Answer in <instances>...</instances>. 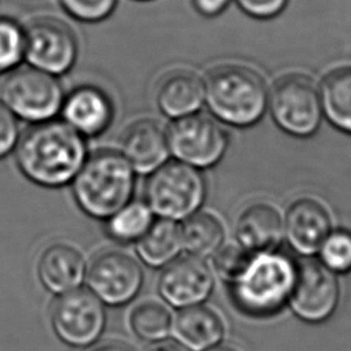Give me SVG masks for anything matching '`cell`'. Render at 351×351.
I'll use <instances>...</instances> for the list:
<instances>
[{
	"label": "cell",
	"mask_w": 351,
	"mask_h": 351,
	"mask_svg": "<svg viewBox=\"0 0 351 351\" xmlns=\"http://www.w3.org/2000/svg\"><path fill=\"white\" fill-rule=\"evenodd\" d=\"M136 171L128 159L112 148L88 154L71 181L73 197L90 218L106 221L133 199Z\"/></svg>",
	"instance_id": "cell-2"
},
{
	"label": "cell",
	"mask_w": 351,
	"mask_h": 351,
	"mask_svg": "<svg viewBox=\"0 0 351 351\" xmlns=\"http://www.w3.org/2000/svg\"><path fill=\"white\" fill-rule=\"evenodd\" d=\"M37 273L43 285L55 293L78 288L86 274L81 251L66 243H55L40 255Z\"/></svg>",
	"instance_id": "cell-16"
},
{
	"label": "cell",
	"mask_w": 351,
	"mask_h": 351,
	"mask_svg": "<svg viewBox=\"0 0 351 351\" xmlns=\"http://www.w3.org/2000/svg\"><path fill=\"white\" fill-rule=\"evenodd\" d=\"M330 219L326 208L314 199H302L287 213L285 229L291 245L302 254L318 251L329 234Z\"/></svg>",
	"instance_id": "cell-17"
},
{
	"label": "cell",
	"mask_w": 351,
	"mask_h": 351,
	"mask_svg": "<svg viewBox=\"0 0 351 351\" xmlns=\"http://www.w3.org/2000/svg\"><path fill=\"white\" fill-rule=\"evenodd\" d=\"M19 137L18 118L0 101V159L15 151Z\"/></svg>",
	"instance_id": "cell-30"
},
{
	"label": "cell",
	"mask_w": 351,
	"mask_h": 351,
	"mask_svg": "<svg viewBox=\"0 0 351 351\" xmlns=\"http://www.w3.org/2000/svg\"><path fill=\"white\" fill-rule=\"evenodd\" d=\"M166 133L170 155L196 169L215 165L228 143L223 129L213 118L196 112L174 119Z\"/></svg>",
	"instance_id": "cell-8"
},
{
	"label": "cell",
	"mask_w": 351,
	"mask_h": 351,
	"mask_svg": "<svg viewBox=\"0 0 351 351\" xmlns=\"http://www.w3.org/2000/svg\"><path fill=\"white\" fill-rule=\"evenodd\" d=\"M252 255L248 254V250L237 245H228L218 250L215 255L214 265L215 270L226 281L236 280L250 263Z\"/></svg>",
	"instance_id": "cell-29"
},
{
	"label": "cell",
	"mask_w": 351,
	"mask_h": 351,
	"mask_svg": "<svg viewBox=\"0 0 351 351\" xmlns=\"http://www.w3.org/2000/svg\"><path fill=\"white\" fill-rule=\"evenodd\" d=\"M155 219V214L143 200L132 199L104 222L106 233L114 241L136 243L144 236Z\"/></svg>",
	"instance_id": "cell-23"
},
{
	"label": "cell",
	"mask_w": 351,
	"mask_h": 351,
	"mask_svg": "<svg viewBox=\"0 0 351 351\" xmlns=\"http://www.w3.org/2000/svg\"><path fill=\"white\" fill-rule=\"evenodd\" d=\"M155 99L159 111L174 121L195 114L200 108L204 84L191 70H173L160 78Z\"/></svg>",
	"instance_id": "cell-18"
},
{
	"label": "cell",
	"mask_w": 351,
	"mask_h": 351,
	"mask_svg": "<svg viewBox=\"0 0 351 351\" xmlns=\"http://www.w3.org/2000/svg\"><path fill=\"white\" fill-rule=\"evenodd\" d=\"M77 56V36L62 19L40 16L25 27V60L29 66L59 77L73 69Z\"/></svg>",
	"instance_id": "cell-7"
},
{
	"label": "cell",
	"mask_w": 351,
	"mask_h": 351,
	"mask_svg": "<svg viewBox=\"0 0 351 351\" xmlns=\"http://www.w3.org/2000/svg\"><path fill=\"white\" fill-rule=\"evenodd\" d=\"M204 99L217 118L245 126L262 117L266 106V88L261 75L252 69L241 64H223L207 74Z\"/></svg>",
	"instance_id": "cell-3"
},
{
	"label": "cell",
	"mask_w": 351,
	"mask_h": 351,
	"mask_svg": "<svg viewBox=\"0 0 351 351\" xmlns=\"http://www.w3.org/2000/svg\"><path fill=\"white\" fill-rule=\"evenodd\" d=\"M171 330L185 347L192 351H204L222 339L223 322L214 310L195 304L177 314Z\"/></svg>",
	"instance_id": "cell-20"
},
{
	"label": "cell",
	"mask_w": 351,
	"mask_h": 351,
	"mask_svg": "<svg viewBox=\"0 0 351 351\" xmlns=\"http://www.w3.org/2000/svg\"><path fill=\"white\" fill-rule=\"evenodd\" d=\"M58 336L71 346H89L103 332L106 313L100 299L86 288L60 293L51 310Z\"/></svg>",
	"instance_id": "cell-10"
},
{
	"label": "cell",
	"mask_w": 351,
	"mask_h": 351,
	"mask_svg": "<svg viewBox=\"0 0 351 351\" xmlns=\"http://www.w3.org/2000/svg\"><path fill=\"white\" fill-rule=\"evenodd\" d=\"M60 115L63 122L85 138L97 137L110 128L114 104L101 88L80 85L64 95Z\"/></svg>",
	"instance_id": "cell-14"
},
{
	"label": "cell",
	"mask_w": 351,
	"mask_h": 351,
	"mask_svg": "<svg viewBox=\"0 0 351 351\" xmlns=\"http://www.w3.org/2000/svg\"><path fill=\"white\" fill-rule=\"evenodd\" d=\"M25 59V27L16 21L0 16V74L19 67Z\"/></svg>",
	"instance_id": "cell-26"
},
{
	"label": "cell",
	"mask_w": 351,
	"mask_h": 351,
	"mask_svg": "<svg viewBox=\"0 0 351 351\" xmlns=\"http://www.w3.org/2000/svg\"><path fill=\"white\" fill-rule=\"evenodd\" d=\"M134 244L143 262L152 267L166 266L182 250L180 225L171 219L155 218L149 229Z\"/></svg>",
	"instance_id": "cell-21"
},
{
	"label": "cell",
	"mask_w": 351,
	"mask_h": 351,
	"mask_svg": "<svg viewBox=\"0 0 351 351\" xmlns=\"http://www.w3.org/2000/svg\"><path fill=\"white\" fill-rule=\"evenodd\" d=\"M64 90L56 75L32 66L7 73L0 101L18 118L30 123L55 119L60 114Z\"/></svg>",
	"instance_id": "cell-6"
},
{
	"label": "cell",
	"mask_w": 351,
	"mask_h": 351,
	"mask_svg": "<svg viewBox=\"0 0 351 351\" xmlns=\"http://www.w3.org/2000/svg\"><path fill=\"white\" fill-rule=\"evenodd\" d=\"M271 114L276 122L296 136H308L321 121V103L314 82L302 74L280 78L270 93Z\"/></svg>",
	"instance_id": "cell-9"
},
{
	"label": "cell",
	"mask_w": 351,
	"mask_h": 351,
	"mask_svg": "<svg viewBox=\"0 0 351 351\" xmlns=\"http://www.w3.org/2000/svg\"><path fill=\"white\" fill-rule=\"evenodd\" d=\"M319 250L325 266L332 271L351 270V233L339 230L328 234Z\"/></svg>",
	"instance_id": "cell-27"
},
{
	"label": "cell",
	"mask_w": 351,
	"mask_h": 351,
	"mask_svg": "<svg viewBox=\"0 0 351 351\" xmlns=\"http://www.w3.org/2000/svg\"><path fill=\"white\" fill-rule=\"evenodd\" d=\"M322 104L329 121L351 133V67L335 70L324 80Z\"/></svg>",
	"instance_id": "cell-24"
},
{
	"label": "cell",
	"mask_w": 351,
	"mask_h": 351,
	"mask_svg": "<svg viewBox=\"0 0 351 351\" xmlns=\"http://www.w3.org/2000/svg\"><path fill=\"white\" fill-rule=\"evenodd\" d=\"M208 351H237V350L233 348V347H228V346H217V347H213Z\"/></svg>",
	"instance_id": "cell-35"
},
{
	"label": "cell",
	"mask_w": 351,
	"mask_h": 351,
	"mask_svg": "<svg viewBox=\"0 0 351 351\" xmlns=\"http://www.w3.org/2000/svg\"><path fill=\"white\" fill-rule=\"evenodd\" d=\"M147 176L144 202L158 218L184 221L204 200L206 185L196 167L173 159Z\"/></svg>",
	"instance_id": "cell-5"
},
{
	"label": "cell",
	"mask_w": 351,
	"mask_h": 351,
	"mask_svg": "<svg viewBox=\"0 0 351 351\" xmlns=\"http://www.w3.org/2000/svg\"><path fill=\"white\" fill-rule=\"evenodd\" d=\"M180 233L182 250L199 258L218 251L223 240L222 223L210 213H195L184 219Z\"/></svg>",
	"instance_id": "cell-22"
},
{
	"label": "cell",
	"mask_w": 351,
	"mask_h": 351,
	"mask_svg": "<svg viewBox=\"0 0 351 351\" xmlns=\"http://www.w3.org/2000/svg\"><path fill=\"white\" fill-rule=\"evenodd\" d=\"M288 0H237L239 5L255 18H270L277 15Z\"/></svg>",
	"instance_id": "cell-31"
},
{
	"label": "cell",
	"mask_w": 351,
	"mask_h": 351,
	"mask_svg": "<svg viewBox=\"0 0 351 351\" xmlns=\"http://www.w3.org/2000/svg\"><path fill=\"white\" fill-rule=\"evenodd\" d=\"M296 315L306 321H322L337 306L339 284L330 269L317 261H304L295 270L289 293Z\"/></svg>",
	"instance_id": "cell-12"
},
{
	"label": "cell",
	"mask_w": 351,
	"mask_h": 351,
	"mask_svg": "<svg viewBox=\"0 0 351 351\" xmlns=\"http://www.w3.org/2000/svg\"><path fill=\"white\" fill-rule=\"evenodd\" d=\"M90 351H133L130 347L125 346V344H119V343H107V344H101L97 346L95 348H92Z\"/></svg>",
	"instance_id": "cell-33"
},
{
	"label": "cell",
	"mask_w": 351,
	"mask_h": 351,
	"mask_svg": "<svg viewBox=\"0 0 351 351\" xmlns=\"http://www.w3.org/2000/svg\"><path fill=\"white\" fill-rule=\"evenodd\" d=\"M159 292L177 307L203 302L213 289V276L204 261L195 255L177 256L169 262L159 277Z\"/></svg>",
	"instance_id": "cell-13"
},
{
	"label": "cell",
	"mask_w": 351,
	"mask_h": 351,
	"mask_svg": "<svg viewBox=\"0 0 351 351\" xmlns=\"http://www.w3.org/2000/svg\"><path fill=\"white\" fill-rule=\"evenodd\" d=\"M229 0H192L193 8L203 16H215L225 10Z\"/></svg>",
	"instance_id": "cell-32"
},
{
	"label": "cell",
	"mask_w": 351,
	"mask_h": 351,
	"mask_svg": "<svg viewBox=\"0 0 351 351\" xmlns=\"http://www.w3.org/2000/svg\"><path fill=\"white\" fill-rule=\"evenodd\" d=\"M282 223L278 211L267 203L248 206L239 217L236 236L251 252H267L281 239Z\"/></svg>",
	"instance_id": "cell-19"
},
{
	"label": "cell",
	"mask_w": 351,
	"mask_h": 351,
	"mask_svg": "<svg viewBox=\"0 0 351 351\" xmlns=\"http://www.w3.org/2000/svg\"><path fill=\"white\" fill-rule=\"evenodd\" d=\"M293 278L295 269L285 256L269 251L256 252L244 271L232 281V296L241 311L267 315L289 298Z\"/></svg>",
	"instance_id": "cell-4"
},
{
	"label": "cell",
	"mask_w": 351,
	"mask_h": 351,
	"mask_svg": "<svg viewBox=\"0 0 351 351\" xmlns=\"http://www.w3.org/2000/svg\"><path fill=\"white\" fill-rule=\"evenodd\" d=\"M143 278L140 263L119 250L97 254L86 271L90 291L108 304H123L132 300L138 293Z\"/></svg>",
	"instance_id": "cell-11"
},
{
	"label": "cell",
	"mask_w": 351,
	"mask_h": 351,
	"mask_svg": "<svg viewBox=\"0 0 351 351\" xmlns=\"http://www.w3.org/2000/svg\"><path fill=\"white\" fill-rule=\"evenodd\" d=\"M59 3L73 19L96 23L107 19L114 12L118 0H59Z\"/></svg>",
	"instance_id": "cell-28"
},
{
	"label": "cell",
	"mask_w": 351,
	"mask_h": 351,
	"mask_svg": "<svg viewBox=\"0 0 351 351\" xmlns=\"http://www.w3.org/2000/svg\"><path fill=\"white\" fill-rule=\"evenodd\" d=\"M118 151L128 159L136 174H149L169 160L166 129L155 119H137L122 132Z\"/></svg>",
	"instance_id": "cell-15"
},
{
	"label": "cell",
	"mask_w": 351,
	"mask_h": 351,
	"mask_svg": "<svg viewBox=\"0 0 351 351\" xmlns=\"http://www.w3.org/2000/svg\"><path fill=\"white\" fill-rule=\"evenodd\" d=\"M86 156L85 137L62 119L32 123L15 148L19 171L43 188L71 184Z\"/></svg>",
	"instance_id": "cell-1"
},
{
	"label": "cell",
	"mask_w": 351,
	"mask_h": 351,
	"mask_svg": "<svg viewBox=\"0 0 351 351\" xmlns=\"http://www.w3.org/2000/svg\"><path fill=\"white\" fill-rule=\"evenodd\" d=\"M133 332L144 340H162L173 329L170 310L159 302L145 300L133 307L129 317Z\"/></svg>",
	"instance_id": "cell-25"
},
{
	"label": "cell",
	"mask_w": 351,
	"mask_h": 351,
	"mask_svg": "<svg viewBox=\"0 0 351 351\" xmlns=\"http://www.w3.org/2000/svg\"><path fill=\"white\" fill-rule=\"evenodd\" d=\"M138 1H148V0H138Z\"/></svg>",
	"instance_id": "cell-36"
},
{
	"label": "cell",
	"mask_w": 351,
	"mask_h": 351,
	"mask_svg": "<svg viewBox=\"0 0 351 351\" xmlns=\"http://www.w3.org/2000/svg\"><path fill=\"white\" fill-rule=\"evenodd\" d=\"M149 351H184L181 347L171 344V343H165V344H159L155 346L154 348H151Z\"/></svg>",
	"instance_id": "cell-34"
}]
</instances>
